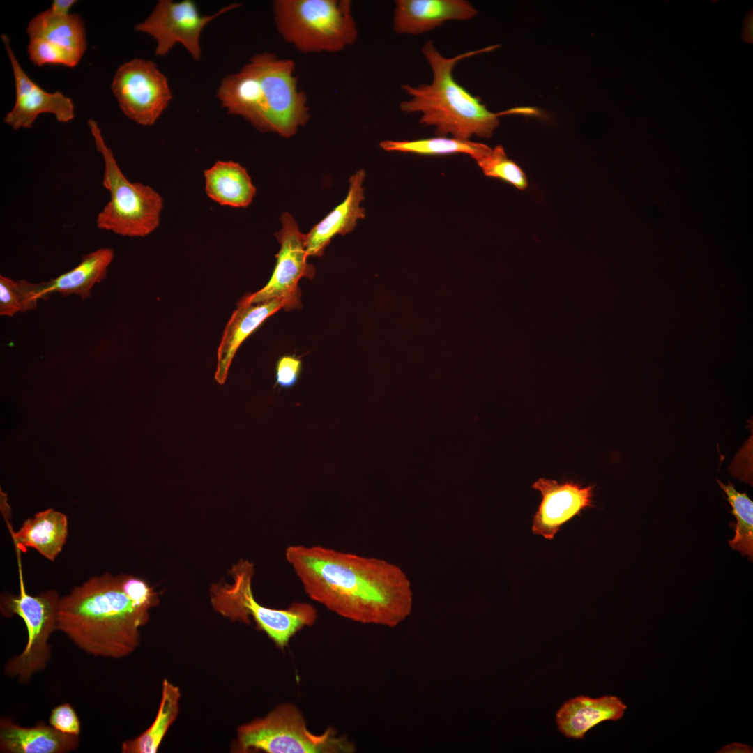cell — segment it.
Instances as JSON below:
<instances>
[{"label": "cell", "instance_id": "obj_15", "mask_svg": "<svg viewBox=\"0 0 753 753\" xmlns=\"http://www.w3.org/2000/svg\"><path fill=\"white\" fill-rule=\"evenodd\" d=\"M532 488L542 498L533 517L532 532L547 540H552L564 524L593 506L594 485L582 487L573 481L558 482L540 478Z\"/></svg>", "mask_w": 753, "mask_h": 753}, {"label": "cell", "instance_id": "obj_4", "mask_svg": "<svg viewBox=\"0 0 753 753\" xmlns=\"http://www.w3.org/2000/svg\"><path fill=\"white\" fill-rule=\"evenodd\" d=\"M251 118L260 132L289 138L310 118L305 93L299 89L295 63L274 53L261 52L248 61Z\"/></svg>", "mask_w": 753, "mask_h": 753}, {"label": "cell", "instance_id": "obj_6", "mask_svg": "<svg viewBox=\"0 0 753 753\" xmlns=\"http://www.w3.org/2000/svg\"><path fill=\"white\" fill-rule=\"evenodd\" d=\"M97 150L104 161L102 185L109 192V202L98 214L96 227L123 236L144 237L160 225L163 200L153 188L131 182L123 174L98 123L88 121Z\"/></svg>", "mask_w": 753, "mask_h": 753}, {"label": "cell", "instance_id": "obj_8", "mask_svg": "<svg viewBox=\"0 0 753 753\" xmlns=\"http://www.w3.org/2000/svg\"><path fill=\"white\" fill-rule=\"evenodd\" d=\"M235 750L238 752L349 753L355 746L333 728L312 733L296 706L283 703L264 717L241 725Z\"/></svg>", "mask_w": 753, "mask_h": 753}, {"label": "cell", "instance_id": "obj_27", "mask_svg": "<svg viewBox=\"0 0 753 753\" xmlns=\"http://www.w3.org/2000/svg\"><path fill=\"white\" fill-rule=\"evenodd\" d=\"M476 161L485 176L501 179L519 190L527 188L526 174L517 164L508 158L501 145L490 148Z\"/></svg>", "mask_w": 753, "mask_h": 753}, {"label": "cell", "instance_id": "obj_13", "mask_svg": "<svg viewBox=\"0 0 753 753\" xmlns=\"http://www.w3.org/2000/svg\"><path fill=\"white\" fill-rule=\"evenodd\" d=\"M282 228L275 234L280 244L273 274L267 284L259 291L244 296L238 304H257L282 298L301 305V291L298 284L302 277L312 279L314 268L307 262L305 234L301 233L294 218L289 213H282Z\"/></svg>", "mask_w": 753, "mask_h": 753}, {"label": "cell", "instance_id": "obj_25", "mask_svg": "<svg viewBox=\"0 0 753 753\" xmlns=\"http://www.w3.org/2000/svg\"><path fill=\"white\" fill-rule=\"evenodd\" d=\"M379 146L386 151L424 155L464 153L469 155L475 160L485 154L490 148L485 144L443 136L416 140H384L380 142Z\"/></svg>", "mask_w": 753, "mask_h": 753}, {"label": "cell", "instance_id": "obj_30", "mask_svg": "<svg viewBox=\"0 0 753 753\" xmlns=\"http://www.w3.org/2000/svg\"><path fill=\"white\" fill-rule=\"evenodd\" d=\"M49 724L66 734L79 736L81 731L80 721L77 713L68 703L58 705L52 710Z\"/></svg>", "mask_w": 753, "mask_h": 753}, {"label": "cell", "instance_id": "obj_10", "mask_svg": "<svg viewBox=\"0 0 753 753\" xmlns=\"http://www.w3.org/2000/svg\"><path fill=\"white\" fill-rule=\"evenodd\" d=\"M111 89L124 114L144 126L155 124L173 97L167 77L155 63L144 59L121 65Z\"/></svg>", "mask_w": 753, "mask_h": 753}, {"label": "cell", "instance_id": "obj_7", "mask_svg": "<svg viewBox=\"0 0 753 753\" xmlns=\"http://www.w3.org/2000/svg\"><path fill=\"white\" fill-rule=\"evenodd\" d=\"M232 584H213L210 588L213 609L231 621L250 623V617L274 644L284 648L290 639L303 628L312 625L317 618L315 608L308 603L294 602L288 608L266 607L254 598L252 580L254 565L241 560L230 570Z\"/></svg>", "mask_w": 753, "mask_h": 753}, {"label": "cell", "instance_id": "obj_5", "mask_svg": "<svg viewBox=\"0 0 753 753\" xmlns=\"http://www.w3.org/2000/svg\"><path fill=\"white\" fill-rule=\"evenodd\" d=\"M273 12L278 33L304 54L337 52L358 38L349 0H275Z\"/></svg>", "mask_w": 753, "mask_h": 753}, {"label": "cell", "instance_id": "obj_19", "mask_svg": "<svg viewBox=\"0 0 753 753\" xmlns=\"http://www.w3.org/2000/svg\"><path fill=\"white\" fill-rule=\"evenodd\" d=\"M79 745V736L66 734L43 722L23 727L9 717L0 719V752L3 753H66Z\"/></svg>", "mask_w": 753, "mask_h": 753}, {"label": "cell", "instance_id": "obj_11", "mask_svg": "<svg viewBox=\"0 0 753 753\" xmlns=\"http://www.w3.org/2000/svg\"><path fill=\"white\" fill-rule=\"evenodd\" d=\"M240 6L232 3L215 13L202 15L193 1L160 0L148 17L136 24L135 29L155 40L157 56L167 55L179 43L194 60L199 61L201 56L200 38L204 27L215 18Z\"/></svg>", "mask_w": 753, "mask_h": 753}, {"label": "cell", "instance_id": "obj_24", "mask_svg": "<svg viewBox=\"0 0 753 753\" xmlns=\"http://www.w3.org/2000/svg\"><path fill=\"white\" fill-rule=\"evenodd\" d=\"M179 688L164 679L160 706L153 723L137 737L124 741L122 753H155L179 712Z\"/></svg>", "mask_w": 753, "mask_h": 753}, {"label": "cell", "instance_id": "obj_16", "mask_svg": "<svg viewBox=\"0 0 753 753\" xmlns=\"http://www.w3.org/2000/svg\"><path fill=\"white\" fill-rule=\"evenodd\" d=\"M393 31L399 34L419 35L450 20H468L477 14L465 0H397Z\"/></svg>", "mask_w": 753, "mask_h": 753}, {"label": "cell", "instance_id": "obj_2", "mask_svg": "<svg viewBox=\"0 0 753 753\" xmlns=\"http://www.w3.org/2000/svg\"><path fill=\"white\" fill-rule=\"evenodd\" d=\"M149 610L125 594L119 575L107 573L91 577L61 598L57 630L88 654L119 659L139 646Z\"/></svg>", "mask_w": 753, "mask_h": 753}, {"label": "cell", "instance_id": "obj_22", "mask_svg": "<svg viewBox=\"0 0 753 753\" xmlns=\"http://www.w3.org/2000/svg\"><path fill=\"white\" fill-rule=\"evenodd\" d=\"M68 519L65 514L49 508L24 521L17 531L10 530L16 549H36L50 561L61 552L68 536Z\"/></svg>", "mask_w": 753, "mask_h": 753}, {"label": "cell", "instance_id": "obj_32", "mask_svg": "<svg viewBox=\"0 0 753 753\" xmlns=\"http://www.w3.org/2000/svg\"><path fill=\"white\" fill-rule=\"evenodd\" d=\"M76 2L75 0H54L50 8L58 14L67 15Z\"/></svg>", "mask_w": 753, "mask_h": 753}, {"label": "cell", "instance_id": "obj_1", "mask_svg": "<svg viewBox=\"0 0 753 753\" xmlns=\"http://www.w3.org/2000/svg\"><path fill=\"white\" fill-rule=\"evenodd\" d=\"M285 558L305 593L352 621L395 627L411 612L404 572L386 560L320 545H289Z\"/></svg>", "mask_w": 753, "mask_h": 753}, {"label": "cell", "instance_id": "obj_9", "mask_svg": "<svg viewBox=\"0 0 753 753\" xmlns=\"http://www.w3.org/2000/svg\"><path fill=\"white\" fill-rule=\"evenodd\" d=\"M20 593L18 595L3 594L1 598L0 609L6 617L18 616L25 623L27 641L24 649L10 658L5 665V673L26 683L36 673L43 670L51 657L48 642L50 635L57 630V616L61 598L59 593L50 590L37 595L28 593L24 582L20 552L17 551Z\"/></svg>", "mask_w": 753, "mask_h": 753}, {"label": "cell", "instance_id": "obj_29", "mask_svg": "<svg viewBox=\"0 0 753 753\" xmlns=\"http://www.w3.org/2000/svg\"><path fill=\"white\" fill-rule=\"evenodd\" d=\"M125 594L137 605L150 609L159 603L157 593L144 579L133 575H119Z\"/></svg>", "mask_w": 753, "mask_h": 753}, {"label": "cell", "instance_id": "obj_21", "mask_svg": "<svg viewBox=\"0 0 753 753\" xmlns=\"http://www.w3.org/2000/svg\"><path fill=\"white\" fill-rule=\"evenodd\" d=\"M114 256L112 248H100L82 258L81 262L72 270L45 282L34 283L38 299L47 300L52 293L63 296L75 294L82 299L91 296V290L98 282L104 280Z\"/></svg>", "mask_w": 753, "mask_h": 753}, {"label": "cell", "instance_id": "obj_33", "mask_svg": "<svg viewBox=\"0 0 753 753\" xmlns=\"http://www.w3.org/2000/svg\"><path fill=\"white\" fill-rule=\"evenodd\" d=\"M752 747L740 743H732L724 747L722 752H752Z\"/></svg>", "mask_w": 753, "mask_h": 753}, {"label": "cell", "instance_id": "obj_3", "mask_svg": "<svg viewBox=\"0 0 753 753\" xmlns=\"http://www.w3.org/2000/svg\"><path fill=\"white\" fill-rule=\"evenodd\" d=\"M494 47L462 53L447 58L427 41L422 52L431 67V84L416 86L405 84L402 89L411 98L400 103L406 113L420 112V123L434 126L439 136L469 140L473 135L490 137L499 124L500 113L490 112L480 99L471 94L454 78L456 64L466 58L488 51Z\"/></svg>", "mask_w": 753, "mask_h": 753}, {"label": "cell", "instance_id": "obj_14", "mask_svg": "<svg viewBox=\"0 0 753 753\" xmlns=\"http://www.w3.org/2000/svg\"><path fill=\"white\" fill-rule=\"evenodd\" d=\"M8 56L15 86V102L3 121L13 130L31 128L37 117L43 113L55 116L59 122L73 119L75 107L72 100L60 91L50 93L35 83L18 62L6 34L1 35Z\"/></svg>", "mask_w": 753, "mask_h": 753}, {"label": "cell", "instance_id": "obj_28", "mask_svg": "<svg viewBox=\"0 0 753 753\" xmlns=\"http://www.w3.org/2000/svg\"><path fill=\"white\" fill-rule=\"evenodd\" d=\"M38 299L33 292L32 283L25 280L14 281L0 276V314L12 317L37 307Z\"/></svg>", "mask_w": 753, "mask_h": 753}, {"label": "cell", "instance_id": "obj_23", "mask_svg": "<svg viewBox=\"0 0 753 753\" xmlns=\"http://www.w3.org/2000/svg\"><path fill=\"white\" fill-rule=\"evenodd\" d=\"M204 175L206 195L222 206L245 208L256 195L247 170L238 162L218 160Z\"/></svg>", "mask_w": 753, "mask_h": 753}, {"label": "cell", "instance_id": "obj_12", "mask_svg": "<svg viewBox=\"0 0 753 753\" xmlns=\"http://www.w3.org/2000/svg\"><path fill=\"white\" fill-rule=\"evenodd\" d=\"M26 33L29 59L37 66L73 68L86 50L84 23L77 14L61 15L49 8L30 20Z\"/></svg>", "mask_w": 753, "mask_h": 753}, {"label": "cell", "instance_id": "obj_26", "mask_svg": "<svg viewBox=\"0 0 753 753\" xmlns=\"http://www.w3.org/2000/svg\"><path fill=\"white\" fill-rule=\"evenodd\" d=\"M720 488L726 494L727 501L731 506V513L736 519L734 531L735 535L729 540V545L740 552L743 556H747L748 559L753 558V501L745 492H739L733 484L730 482L725 485L717 480Z\"/></svg>", "mask_w": 753, "mask_h": 753}, {"label": "cell", "instance_id": "obj_18", "mask_svg": "<svg viewBox=\"0 0 753 753\" xmlns=\"http://www.w3.org/2000/svg\"><path fill=\"white\" fill-rule=\"evenodd\" d=\"M365 178L363 169L352 175L349 180V187L344 200L305 234L308 257L322 255L335 236L351 232L356 227L358 220L365 217V209L360 207V203L365 198L363 187Z\"/></svg>", "mask_w": 753, "mask_h": 753}, {"label": "cell", "instance_id": "obj_31", "mask_svg": "<svg viewBox=\"0 0 753 753\" xmlns=\"http://www.w3.org/2000/svg\"><path fill=\"white\" fill-rule=\"evenodd\" d=\"M302 370L301 360L295 356L280 357L276 364V384L282 388H290L298 381Z\"/></svg>", "mask_w": 753, "mask_h": 753}, {"label": "cell", "instance_id": "obj_20", "mask_svg": "<svg viewBox=\"0 0 753 753\" xmlns=\"http://www.w3.org/2000/svg\"><path fill=\"white\" fill-rule=\"evenodd\" d=\"M627 706L617 697L580 695L565 701L556 714L558 729L565 737L582 739L597 724L621 719Z\"/></svg>", "mask_w": 753, "mask_h": 753}, {"label": "cell", "instance_id": "obj_17", "mask_svg": "<svg viewBox=\"0 0 753 753\" xmlns=\"http://www.w3.org/2000/svg\"><path fill=\"white\" fill-rule=\"evenodd\" d=\"M298 306L289 301L276 298L257 304H238L224 330L217 352L215 379L224 384L236 352L243 342L270 316L284 308Z\"/></svg>", "mask_w": 753, "mask_h": 753}]
</instances>
